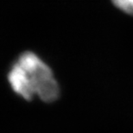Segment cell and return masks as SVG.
<instances>
[{"instance_id": "obj_1", "label": "cell", "mask_w": 133, "mask_h": 133, "mask_svg": "<svg viewBox=\"0 0 133 133\" xmlns=\"http://www.w3.org/2000/svg\"><path fill=\"white\" fill-rule=\"evenodd\" d=\"M9 83L16 94L30 101L37 96L50 103L60 96V87L51 68L32 52H24L10 68Z\"/></svg>"}, {"instance_id": "obj_2", "label": "cell", "mask_w": 133, "mask_h": 133, "mask_svg": "<svg viewBox=\"0 0 133 133\" xmlns=\"http://www.w3.org/2000/svg\"><path fill=\"white\" fill-rule=\"evenodd\" d=\"M111 2L121 11L133 16V0H111Z\"/></svg>"}]
</instances>
